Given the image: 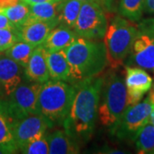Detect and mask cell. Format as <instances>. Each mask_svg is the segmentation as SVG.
<instances>
[{
	"mask_svg": "<svg viewBox=\"0 0 154 154\" xmlns=\"http://www.w3.org/2000/svg\"><path fill=\"white\" fill-rule=\"evenodd\" d=\"M62 1L40 3V4L28 5L29 15H28V19L26 20V22L23 25L32 22H36V21H40V22L57 21L58 22L57 18H58L59 11H60V5Z\"/></svg>",
	"mask_w": 154,
	"mask_h": 154,
	"instance_id": "ac0fdd59",
	"label": "cell"
},
{
	"mask_svg": "<svg viewBox=\"0 0 154 154\" xmlns=\"http://www.w3.org/2000/svg\"><path fill=\"white\" fill-rule=\"evenodd\" d=\"M18 40L17 31L0 28V52L5 51Z\"/></svg>",
	"mask_w": 154,
	"mask_h": 154,
	"instance_id": "484cf974",
	"label": "cell"
},
{
	"mask_svg": "<svg viewBox=\"0 0 154 154\" xmlns=\"http://www.w3.org/2000/svg\"><path fill=\"white\" fill-rule=\"evenodd\" d=\"M82 2H96V3H99L100 4L103 0H80Z\"/></svg>",
	"mask_w": 154,
	"mask_h": 154,
	"instance_id": "d6a6232c",
	"label": "cell"
},
{
	"mask_svg": "<svg viewBox=\"0 0 154 154\" xmlns=\"http://www.w3.org/2000/svg\"><path fill=\"white\" fill-rule=\"evenodd\" d=\"M0 12L4 13L18 29L22 27L28 19L29 15V7L28 5L22 2L4 9H0Z\"/></svg>",
	"mask_w": 154,
	"mask_h": 154,
	"instance_id": "cb8c5ba5",
	"label": "cell"
},
{
	"mask_svg": "<svg viewBox=\"0 0 154 154\" xmlns=\"http://www.w3.org/2000/svg\"><path fill=\"white\" fill-rule=\"evenodd\" d=\"M35 47L36 46L33 45L22 40H18L9 49L6 50L5 54L22 67L25 68Z\"/></svg>",
	"mask_w": 154,
	"mask_h": 154,
	"instance_id": "44dd1931",
	"label": "cell"
},
{
	"mask_svg": "<svg viewBox=\"0 0 154 154\" xmlns=\"http://www.w3.org/2000/svg\"><path fill=\"white\" fill-rule=\"evenodd\" d=\"M152 106L149 98L128 106L115 125L110 128V134L121 140H134L139 131L150 121Z\"/></svg>",
	"mask_w": 154,
	"mask_h": 154,
	"instance_id": "8992f818",
	"label": "cell"
},
{
	"mask_svg": "<svg viewBox=\"0 0 154 154\" xmlns=\"http://www.w3.org/2000/svg\"><path fill=\"white\" fill-rule=\"evenodd\" d=\"M152 90H154V88H153V89H152Z\"/></svg>",
	"mask_w": 154,
	"mask_h": 154,
	"instance_id": "836d02e7",
	"label": "cell"
},
{
	"mask_svg": "<svg viewBox=\"0 0 154 154\" xmlns=\"http://www.w3.org/2000/svg\"><path fill=\"white\" fill-rule=\"evenodd\" d=\"M18 151H20L21 153L24 154H48L49 145L46 134L36 138L25 144Z\"/></svg>",
	"mask_w": 154,
	"mask_h": 154,
	"instance_id": "d4e9b609",
	"label": "cell"
},
{
	"mask_svg": "<svg viewBox=\"0 0 154 154\" xmlns=\"http://www.w3.org/2000/svg\"><path fill=\"white\" fill-rule=\"evenodd\" d=\"M137 25L122 17H115L104 36L108 63L112 69L122 64L128 57L137 33Z\"/></svg>",
	"mask_w": 154,
	"mask_h": 154,
	"instance_id": "5b68a950",
	"label": "cell"
},
{
	"mask_svg": "<svg viewBox=\"0 0 154 154\" xmlns=\"http://www.w3.org/2000/svg\"><path fill=\"white\" fill-rule=\"evenodd\" d=\"M46 60L51 80L75 82L64 50L46 51Z\"/></svg>",
	"mask_w": 154,
	"mask_h": 154,
	"instance_id": "9a60e30c",
	"label": "cell"
},
{
	"mask_svg": "<svg viewBox=\"0 0 154 154\" xmlns=\"http://www.w3.org/2000/svg\"><path fill=\"white\" fill-rule=\"evenodd\" d=\"M104 76H94L75 82V94L63 129L79 143L90 140L98 118Z\"/></svg>",
	"mask_w": 154,
	"mask_h": 154,
	"instance_id": "6da1fadb",
	"label": "cell"
},
{
	"mask_svg": "<svg viewBox=\"0 0 154 154\" xmlns=\"http://www.w3.org/2000/svg\"><path fill=\"white\" fill-rule=\"evenodd\" d=\"M150 122L154 126V105L152 106V112H151V115H150Z\"/></svg>",
	"mask_w": 154,
	"mask_h": 154,
	"instance_id": "1f68e13d",
	"label": "cell"
},
{
	"mask_svg": "<svg viewBox=\"0 0 154 154\" xmlns=\"http://www.w3.org/2000/svg\"><path fill=\"white\" fill-rule=\"evenodd\" d=\"M49 122L39 114L26 116L13 122V134L18 150L25 144L46 134Z\"/></svg>",
	"mask_w": 154,
	"mask_h": 154,
	"instance_id": "30bf717a",
	"label": "cell"
},
{
	"mask_svg": "<svg viewBox=\"0 0 154 154\" xmlns=\"http://www.w3.org/2000/svg\"><path fill=\"white\" fill-rule=\"evenodd\" d=\"M50 154H76L80 143L64 129H58L46 135Z\"/></svg>",
	"mask_w": 154,
	"mask_h": 154,
	"instance_id": "2e32d148",
	"label": "cell"
},
{
	"mask_svg": "<svg viewBox=\"0 0 154 154\" xmlns=\"http://www.w3.org/2000/svg\"><path fill=\"white\" fill-rule=\"evenodd\" d=\"M125 86L128 94V105L139 103L144 94L152 86V79L142 68L128 66L125 69Z\"/></svg>",
	"mask_w": 154,
	"mask_h": 154,
	"instance_id": "8fae6325",
	"label": "cell"
},
{
	"mask_svg": "<svg viewBox=\"0 0 154 154\" xmlns=\"http://www.w3.org/2000/svg\"><path fill=\"white\" fill-rule=\"evenodd\" d=\"M144 10L150 14H154V0H145Z\"/></svg>",
	"mask_w": 154,
	"mask_h": 154,
	"instance_id": "83f0119b",
	"label": "cell"
},
{
	"mask_svg": "<svg viewBox=\"0 0 154 154\" xmlns=\"http://www.w3.org/2000/svg\"><path fill=\"white\" fill-rule=\"evenodd\" d=\"M39 83L27 80L17 87L5 99H2L8 114L16 121L26 116L38 114V94Z\"/></svg>",
	"mask_w": 154,
	"mask_h": 154,
	"instance_id": "52a82bcc",
	"label": "cell"
},
{
	"mask_svg": "<svg viewBox=\"0 0 154 154\" xmlns=\"http://www.w3.org/2000/svg\"><path fill=\"white\" fill-rule=\"evenodd\" d=\"M74 82L99 75L108 65L105 43L78 37L64 50Z\"/></svg>",
	"mask_w": 154,
	"mask_h": 154,
	"instance_id": "7a4b0ae2",
	"label": "cell"
},
{
	"mask_svg": "<svg viewBox=\"0 0 154 154\" xmlns=\"http://www.w3.org/2000/svg\"><path fill=\"white\" fill-rule=\"evenodd\" d=\"M24 77L33 82L42 83L50 80L49 70L46 60V50L42 45L36 46L24 68Z\"/></svg>",
	"mask_w": 154,
	"mask_h": 154,
	"instance_id": "4fadbf2b",
	"label": "cell"
},
{
	"mask_svg": "<svg viewBox=\"0 0 154 154\" xmlns=\"http://www.w3.org/2000/svg\"><path fill=\"white\" fill-rule=\"evenodd\" d=\"M0 28L11 29L14 31H17V28L9 20V18L2 12H0Z\"/></svg>",
	"mask_w": 154,
	"mask_h": 154,
	"instance_id": "4316f807",
	"label": "cell"
},
{
	"mask_svg": "<svg viewBox=\"0 0 154 154\" xmlns=\"http://www.w3.org/2000/svg\"><path fill=\"white\" fill-rule=\"evenodd\" d=\"M108 21L105 11L96 2H83L73 30L78 37L88 39L104 38Z\"/></svg>",
	"mask_w": 154,
	"mask_h": 154,
	"instance_id": "9c48e42d",
	"label": "cell"
},
{
	"mask_svg": "<svg viewBox=\"0 0 154 154\" xmlns=\"http://www.w3.org/2000/svg\"><path fill=\"white\" fill-rule=\"evenodd\" d=\"M19 0H0V9H4L9 6L14 5L18 3Z\"/></svg>",
	"mask_w": 154,
	"mask_h": 154,
	"instance_id": "f546056e",
	"label": "cell"
},
{
	"mask_svg": "<svg viewBox=\"0 0 154 154\" xmlns=\"http://www.w3.org/2000/svg\"><path fill=\"white\" fill-rule=\"evenodd\" d=\"M145 7V0H120L118 12L120 16L134 22L140 21Z\"/></svg>",
	"mask_w": 154,
	"mask_h": 154,
	"instance_id": "603a6c76",
	"label": "cell"
},
{
	"mask_svg": "<svg viewBox=\"0 0 154 154\" xmlns=\"http://www.w3.org/2000/svg\"><path fill=\"white\" fill-rule=\"evenodd\" d=\"M128 106V94L123 79L115 72H110L104 76L98 110L99 122L103 126L111 128Z\"/></svg>",
	"mask_w": 154,
	"mask_h": 154,
	"instance_id": "277c9868",
	"label": "cell"
},
{
	"mask_svg": "<svg viewBox=\"0 0 154 154\" xmlns=\"http://www.w3.org/2000/svg\"><path fill=\"white\" fill-rule=\"evenodd\" d=\"M78 38L73 28L57 25L48 34L42 45L46 51L66 50Z\"/></svg>",
	"mask_w": 154,
	"mask_h": 154,
	"instance_id": "e0dca14e",
	"label": "cell"
},
{
	"mask_svg": "<svg viewBox=\"0 0 154 154\" xmlns=\"http://www.w3.org/2000/svg\"><path fill=\"white\" fill-rule=\"evenodd\" d=\"M22 2L25 3L28 5H36V4H40V3H47V2H57V1H62V0H21Z\"/></svg>",
	"mask_w": 154,
	"mask_h": 154,
	"instance_id": "f1b7e54d",
	"label": "cell"
},
{
	"mask_svg": "<svg viewBox=\"0 0 154 154\" xmlns=\"http://www.w3.org/2000/svg\"><path fill=\"white\" fill-rule=\"evenodd\" d=\"M58 25V22H32L18 28L17 34L19 40L38 46L42 45L50 32Z\"/></svg>",
	"mask_w": 154,
	"mask_h": 154,
	"instance_id": "5bb4252c",
	"label": "cell"
},
{
	"mask_svg": "<svg viewBox=\"0 0 154 154\" xmlns=\"http://www.w3.org/2000/svg\"><path fill=\"white\" fill-rule=\"evenodd\" d=\"M80 0H63L58 14V25L74 28L82 5Z\"/></svg>",
	"mask_w": 154,
	"mask_h": 154,
	"instance_id": "ffe728a7",
	"label": "cell"
},
{
	"mask_svg": "<svg viewBox=\"0 0 154 154\" xmlns=\"http://www.w3.org/2000/svg\"><path fill=\"white\" fill-rule=\"evenodd\" d=\"M14 120L8 114L3 101L0 100V146L10 149L14 153L18 148L13 134Z\"/></svg>",
	"mask_w": 154,
	"mask_h": 154,
	"instance_id": "d6986e66",
	"label": "cell"
},
{
	"mask_svg": "<svg viewBox=\"0 0 154 154\" xmlns=\"http://www.w3.org/2000/svg\"><path fill=\"white\" fill-rule=\"evenodd\" d=\"M24 68L5 54H0V96L8 98L22 83Z\"/></svg>",
	"mask_w": 154,
	"mask_h": 154,
	"instance_id": "7c38bea8",
	"label": "cell"
},
{
	"mask_svg": "<svg viewBox=\"0 0 154 154\" xmlns=\"http://www.w3.org/2000/svg\"><path fill=\"white\" fill-rule=\"evenodd\" d=\"M75 83L48 80L42 83L38 94V114L51 128L63 126L69 115L75 94Z\"/></svg>",
	"mask_w": 154,
	"mask_h": 154,
	"instance_id": "3957f363",
	"label": "cell"
},
{
	"mask_svg": "<svg viewBox=\"0 0 154 154\" xmlns=\"http://www.w3.org/2000/svg\"><path fill=\"white\" fill-rule=\"evenodd\" d=\"M128 60V66H136L154 73V18L142 20Z\"/></svg>",
	"mask_w": 154,
	"mask_h": 154,
	"instance_id": "ba28073f",
	"label": "cell"
},
{
	"mask_svg": "<svg viewBox=\"0 0 154 154\" xmlns=\"http://www.w3.org/2000/svg\"><path fill=\"white\" fill-rule=\"evenodd\" d=\"M134 141L139 153L154 154V126L151 122L139 131Z\"/></svg>",
	"mask_w": 154,
	"mask_h": 154,
	"instance_id": "7402d4cb",
	"label": "cell"
},
{
	"mask_svg": "<svg viewBox=\"0 0 154 154\" xmlns=\"http://www.w3.org/2000/svg\"><path fill=\"white\" fill-rule=\"evenodd\" d=\"M14 153L12 151H11L10 149L5 148V147H1L0 146V154H12Z\"/></svg>",
	"mask_w": 154,
	"mask_h": 154,
	"instance_id": "4dcf8cb0",
	"label": "cell"
}]
</instances>
